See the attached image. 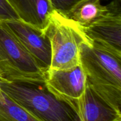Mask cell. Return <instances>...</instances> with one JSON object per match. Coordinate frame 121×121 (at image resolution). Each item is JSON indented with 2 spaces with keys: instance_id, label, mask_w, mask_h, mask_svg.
<instances>
[{
  "instance_id": "cell-14",
  "label": "cell",
  "mask_w": 121,
  "mask_h": 121,
  "mask_svg": "<svg viewBox=\"0 0 121 121\" xmlns=\"http://www.w3.org/2000/svg\"><path fill=\"white\" fill-rule=\"evenodd\" d=\"M1 80H2V78H1V74H0V81H1Z\"/></svg>"
},
{
  "instance_id": "cell-6",
  "label": "cell",
  "mask_w": 121,
  "mask_h": 121,
  "mask_svg": "<svg viewBox=\"0 0 121 121\" xmlns=\"http://www.w3.org/2000/svg\"><path fill=\"white\" fill-rule=\"evenodd\" d=\"M4 22L21 44L46 73L52 62V48L47 35L42 30L20 20H10Z\"/></svg>"
},
{
  "instance_id": "cell-5",
  "label": "cell",
  "mask_w": 121,
  "mask_h": 121,
  "mask_svg": "<svg viewBox=\"0 0 121 121\" xmlns=\"http://www.w3.org/2000/svg\"><path fill=\"white\" fill-rule=\"evenodd\" d=\"M86 82V74L80 64L69 69H49L44 82L50 92L73 106V103L83 94Z\"/></svg>"
},
{
  "instance_id": "cell-9",
  "label": "cell",
  "mask_w": 121,
  "mask_h": 121,
  "mask_svg": "<svg viewBox=\"0 0 121 121\" xmlns=\"http://www.w3.org/2000/svg\"><path fill=\"white\" fill-rule=\"evenodd\" d=\"M20 21L43 31L54 10L50 0H8Z\"/></svg>"
},
{
  "instance_id": "cell-2",
  "label": "cell",
  "mask_w": 121,
  "mask_h": 121,
  "mask_svg": "<svg viewBox=\"0 0 121 121\" xmlns=\"http://www.w3.org/2000/svg\"><path fill=\"white\" fill-rule=\"evenodd\" d=\"M0 89L40 121H79L72 104L56 96L44 82L0 81Z\"/></svg>"
},
{
  "instance_id": "cell-12",
  "label": "cell",
  "mask_w": 121,
  "mask_h": 121,
  "mask_svg": "<svg viewBox=\"0 0 121 121\" xmlns=\"http://www.w3.org/2000/svg\"><path fill=\"white\" fill-rule=\"evenodd\" d=\"M54 10L67 15L78 4L86 0H50Z\"/></svg>"
},
{
  "instance_id": "cell-1",
  "label": "cell",
  "mask_w": 121,
  "mask_h": 121,
  "mask_svg": "<svg viewBox=\"0 0 121 121\" xmlns=\"http://www.w3.org/2000/svg\"><path fill=\"white\" fill-rule=\"evenodd\" d=\"M79 61L87 82L121 111V53L96 41H91L80 46Z\"/></svg>"
},
{
  "instance_id": "cell-7",
  "label": "cell",
  "mask_w": 121,
  "mask_h": 121,
  "mask_svg": "<svg viewBox=\"0 0 121 121\" xmlns=\"http://www.w3.org/2000/svg\"><path fill=\"white\" fill-rule=\"evenodd\" d=\"M79 121H121V112L86 82L83 94L73 103Z\"/></svg>"
},
{
  "instance_id": "cell-13",
  "label": "cell",
  "mask_w": 121,
  "mask_h": 121,
  "mask_svg": "<svg viewBox=\"0 0 121 121\" xmlns=\"http://www.w3.org/2000/svg\"><path fill=\"white\" fill-rule=\"evenodd\" d=\"M20 20L8 0H0V21Z\"/></svg>"
},
{
  "instance_id": "cell-3",
  "label": "cell",
  "mask_w": 121,
  "mask_h": 121,
  "mask_svg": "<svg viewBox=\"0 0 121 121\" xmlns=\"http://www.w3.org/2000/svg\"><path fill=\"white\" fill-rule=\"evenodd\" d=\"M43 31L49 39L52 48L49 69H69L80 64V46L91 41L79 24L54 9Z\"/></svg>"
},
{
  "instance_id": "cell-10",
  "label": "cell",
  "mask_w": 121,
  "mask_h": 121,
  "mask_svg": "<svg viewBox=\"0 0 121 121\" xmlns=\"http://www.w3.org/2000/svg\"><path fill=\"white\" fill-rule=\"evenodd\" d=\"M100 1L86 0L74 7L66 16L82 28L89 27L111 13L108 5H102Z\"/></svg>"
},
{
  "instance_id": "cell-11",
  "label": "cell",
  "mask_w": 121,
  "mask_h": 121,
  "mask_svg": "<svg viewBox=\"0 0 121 121\" xmlns=\"http://www.w3.org/2000/svg\"><path fill=\"white\" fill-rule=\"evenodd\" d=\"M0 121H40L12 100L0 89Z\"/></svg>"
},
{
  "instance_id": "cell-4",
  "label": "cell",
  "mask_w": 121,
  "mask_h": 121,
  "mask_svg": "<svg viewBox=\"0 0 121 121\" xmlns=\"http://www.w3.org/2000/svg\"><path fill=\"white\" fill-rule=\"evenodd\" d=\"M0 74L4 81L44 82L46 73L0 21Z\"/></svg>"
},
{
  "instance_id": "cell-8",
  "label": "cell",
  "mask_w": 121,
  "mask_h": 121,
  "mask_svg": "<svg viewBox=\"0 0 121 121\" xmlns=\"http://www.w3.org/2000/svg\"><path fill=\"white\" fill-rule=\"evenodd\" d=\"M83 29L91 41H96L121 53V14L110 13L100 20Z\"/></svg>"
}]
</instances>
